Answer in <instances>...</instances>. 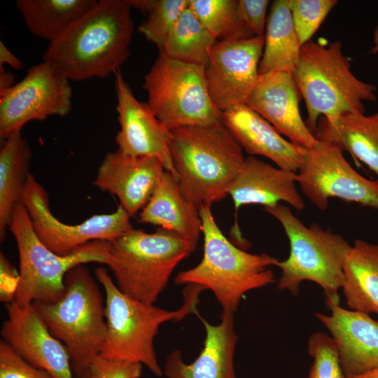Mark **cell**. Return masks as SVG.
<instances>
[{
    "label": "cell",
    "mask_w": 378,
    "mask_h": 378,
    "mask_svg": "<svg viewBox=\"0 0 378 378\" xmlns=\"http://www.w3.org/2000/svg\"><path fill=\"white\" fill-rule=\"evenodd\" d=\"M131 9L126 0H99L49 43L43 61L69 81L115 74L130 55L134 32Z\"/></svg>",
    "instance_id": "obj_1"
},
{
    "label": "cell",
    "mask_w": 378,
    "mask_h": 378,
    "mask_svg": "<svg viewBox=\"0 0 378 378\" xmlns=\"http://www.w3.org/2000/svg\"><path fill=\"white\" fill-rule=\"evenodd\" d=\"M171 134V153L183 196L198 208L223 200L246 158L222 120L177 127Z\"/></svg>",
    "instance_id": "obj_2"
},
{
    "label": "cell",
    "mask_w": 378,
    "mask_h": 378,
    "mask_svg": "<svg viewBox=\"0 0 378 378\" xmlns=\"http://www.w3.org/2000/svg\"><path fill=\"white\" fill-rule=\"evenodd\" d=\"M94 274L106 295V337L99 356L139 363L154 375L161 377L163 370L154 348L160 326L169 321H180L190 314H196L198 296L204 289L197 285H187L183 304L177 310L168 311L123 293L104 267L96 268Z\"/></svg>",
    "instance_id": "obj_3"
},
{
    "label": "cell",
    "mask_w": 378,
    "mask_h": 378,
    "mask_svg": "<svg viewBox=\"0 0 378 378\" xmlns=\"http://www.w3.org/2000/svg\"><path fill=\"white\" fill-rule=\"evenodd\" d=\"M204 237L203 256L195 267L180 272L177 285H197L211 290L223 311L234 314L248 291L274 283L270 266L276 258L246 252L233 244L217 225L211 206L199 208Z\"/></svg>",
    "instance_id": "obj_4"
},
{
    "label": "cell",
    "mask_w": 378,
    "mask_h": 378,
    "mask_svg": "<svg viewBox=\"0 0 378 378\" xmlns=\"http://www.w3.org/2000/svg\"><path fill=\"white\" fill-rule=\"evenodd\" d=\"M292 75L305 102L306 125L313 134L321 117L365 113L363 103L377 99L376 86L352 73L337 41L328 46L312 41L303 44Z\"/></svg>",
    "instance_id": "obj_5"
},
{
    "label": "cell",
    "mask_w": 378,
    "mask_h": 378,
    "mask_svg": "<svg viewBox=\"0 0 378 378\" xmlns=\"http://www.w3.org/2000/svg\"><path fill=\"white\" fill-rule=\"evenodd\" d=\"M64 286L57 301L32 304L52 335L66 348L78 377L90 370L104 344L105 305L97 282L84 265L66 274Z\"/></svg>",
    "instance_id": "obj_6"
},
{
    "label": "cell",
    "mask_w": 378,
    "mask_h": 378,
    "mask_svg": "<svg viewBox=\"0 0 378 378\" xmlns=\"http://www.w3.org/2000/svg\"><path fill=\"white\" fill-rule=\"evenodd\" d=\"M265 210L281 223L290 246L288 258L274 264L281 270L277 288L297 296L300 284L310 281L323 289L326 299L339 302L349 242L317 223L305 225L286 205L278 204Z\"/></svg>",
    "instance_id": "obj_7"
},
{
    "label": "cell",
    "mask_w": 378,
    "mask_h": 378,
    "mask_svg": "<svg viewBox=\"0 0 378 378\" xmlns=\"http://www.w3.org/2000/svg\"><path fill=\"white\" fill-rule=\"evenodd\" d=\"M196 245L162 227L152 233L133 228L110 241L107 266L123 293L154 304L176 267Z\"/></svg>",
    "instance_id": "obj_8"
},
{
    "label": "cell",
    "mask_w": 378,
    "mask_h": 378,
    "mask_svg": "<svg viewBox=\"0 0 378 378\" xmlns=\"http://www.w3.org/2000/svg\"><path fill=\"white\" fill-rule=\"evenodd\" d=\"M9 230L19 254L20 281L14 301L20 305L55 302L64 293V277L70 270L89 262L108 264L110 241H92L65 255L48 248L36 236L22 202L13 211Z\"/></svg>",
    "instance_id": "obj_9"
},
{
    "label": "cell",
    "mask_w": 378,
    "mask_h": 378,
    "mask_svg": "<svg viewBox=\"0 0 378 378\" xmlns=\"http://www.w3.org/2000/svg\"><path fill=\"white\" fill-rule=\"evenodd\" d=\"M146 104L170 130L221 120L206 84L204 67L160 54L144 77Z\"/></svg>",
    "instance_id": "obj_10"
},
{
    "label": "cell",
    "mask_w": 378,
    "mask_h": 378,
    "mask_svg": "<svg viewBox=\"0 0 378 378\" xmlns=\"http://www.w3.org/2000/svg\"><path fill=\"white\" fill-rule=\"evenodd\" d=\"M335 145L321 141L304 147L298 182L304 195L319 210L326 211L330 198L378 209V181L356 172Z\"/></svg>",
    "instance_id": "obj_11"
},
{
    "label": "cell",
    "mask_w": 378,
    "mask_h": 378,
    "mask_svg": "<svg viewBox=\"0 0 378 378\" xmlns=\"http://www.w3.org/2000/svg\"><path fill=\"white\" fill-rule=\"evenodd\" d=\"M22 203L38 238L60 255L92 241H113L133 229L130 216L120 205L113 213L94 215L77 225L59 220L51 212L48 193L31 174L24 187Z\"/></svg>",
    "instance_id": "obj_12"
},
{
    "label": "cell",
    "mask_w": 378,
    "mask_h": 378,
    "mask_svg": "<svg viewBox=\"0 0 378 378\" xmlns=\"http://www.w3.org/2000/svg\"><path fill=\"white\" fill-rule=\"evenodd\" d=\"M71 99L68 79L43 61L33 66L23 79L0 94L1 139L21 132L30 121L67 115Z\"/></svg>",
    "instance_id": "obj_13"
},
{
    "label": "cell",
    "mask_w": 378,
    "mask_h": 378,
    "mask_svg": "<svg viewBox=\"0 0 378 378\" xmlns=\"http://www.w3.org/2000/svg\"><path fill=\"white\" fill-rule=\"evenodd\" d=\"M265 35L222 41L209 51L204 76L209 96L221 113L246 104L259 77Z\"/></svg>",
    "instance_id": "obj_14"
},
{
    "label": "cell",
    "mask_w": 378,
    "mask_h": 378,
    "mask_svg": "<svg viewBox=\"0 0 378 378\" xmlns=\"http://www.w3.org/2000/svg\"><path fill=\"white\" fill-rule=\"evenodd\" d=\"M114 75L120 124L115 138L118 150L134 157L155 158L165 171L178 178L171 153V130L154 115L146 103L135 97L120 69Z\"/></svg>",
    "instance_id": "obj_15"
},
{
    "label": "cell",
    "mask_w": 378,
    "mask_h": 378,
    "mask_svg": "<svg viewBox=\"0 0 378 378\" xmlns=\"http://www.w3.org/2000/svg\"><path fill=\"white\" fill-rule=\"evenodd\" d=\"M6 311L1 340L27 363L53 378H73L66 348L52 335L33 304L13 301L6 304Z\"/></svg>",
    "instance_id": "obj_16"
},
{
    "label": "cell",
    "mask_w": 378,
    "mask_h": 378,
    "mask_svg": "<svg viewBox=\"0 0 378 378\" xmlns=\"http://www.w3.org/2000/svg\"><path fill=\"white\" fill-rule=\"evenodd\" d=\"M329 315L314 316L331 334L346 378H353L378 367V321L370 314L345 309L326 299Z\"/></svg>",
    "instance_id": "obj_17"
},
{
    "label": "cell",
    "mask_w": 378,
    "mask_h": 378,
    "mask_svg": "<svg viewBox=\"0 0 378 378\" xmlns=\"http://www.w3.org/2000/svg\"><path fill=\"white\" fill-rule=\"evenodd\" d=\"M164 172L155 158L134 157L117 150L106 154L93 184L116 196L131 218L148 203Z\"/></svg>",
    "instance_id": "obj_18"
},
{
    "label": "cell",
    "mask_w": 378,
    "mask_h": 378,
    "mask_svg": "<svg viewBox=\"0 0 378 378\" xmlns=\"http://www.w3.org/2000/svg\"><path fill=\"white\" fill-rule=\"evenodd\" d=\"M300 95L291 74L270 72L259 75L246 104L291 142L309 148L318 140L302 119Z\"/></svg>",
    "instance_id": "obj_19"
},
{
    "label": "cell",
    "mask_w": 378,
    "mask_h": 378,
    "mask_svg": "<svg viewBox=\"0 0 378 378\" xmlns=\"http://www.w3.org/2000/svg\"><path fill=\"white\" fill-rule=\"evenodd\" d=\"M205 329L203 348L191 363L182 359L179 350L166 358L163 374L167 378H237L234 368V353L238 340L234 330V314L223 311L220 321L212 325L195 314Z\"/></svg>",
    "instance_id": "obj_20"
},
{
    "label": "cell",
    "mask_w": 378,
    "mask_h": 378,
    "mask_svg": "<svg viewBox=\"0 0 378 378\" xmlns=\"http://www.w3.org/2000/svg\"><path fill=\"white\" fill-rule=\"evenodd\" d=\"M225 126L249 155L264 156L276 167L298 172L304 158V146L285 139L264 118L247 104L222 112Z\"/></svg>",
    "instance_id": "obj_21"
},
{
    "label": "cell",
    "mask_w": 378,
    "mask_h": 378,
    "mask_svg": "<svg viewBox=\"0 0 378 378\" xmlns=\"http://www.w3.org/2000/svg\"><path fill=\"white\" fill-rule=\"evenodd\" d=\"M297 182V172L248 156L230 186L228 195L232 199L236 212L244 205L268 207L281 202L301 211L304 202L296 188Z\"/></svg>",
    "instance_id": "obj_22"
},
{
    "label": "cell",
    "mask_w": 378,
    "mask_h": 378,
    "mask_svg": "<svg viewBox=\"0 0 378 378\" xmlns=\"http://www.w3.org/2000/svg\"><path fill=\"white\" fill-rule=\"evenodd\" d=\"M139 222L160 226L195 244L202 231L199 208L183 196L178 178L167 171L141 211Z\"/></svg>",
    "instance_id": "obj_23"
},
{
    "label": "cell",
    "mask_w": 378,
    "mask_h": 378,
    "mask_svg": "<svg viewBox=\"0 0 378 378\" xmlns=\"http://www.w3.org/2000/svg\"><path fill=\"white\" fill-rule=\"evenodd\" d=\"M314 134L318 140L349 152L374 173L378 181V111L321 117Z\"/></svg>",
    "instance_id": "obj_24"
},
{
    "label": "cell",
    "mask_w": 378,
    "mask_h": 378,
    "mask_svg": "<svg viewBox=\"0 0 378 378\" xmlns=\"http://www.w3.org/2000/svg\"><path fill=\"white\" fill-rule=\"evenodd\" d=\"M343 272L341 290L349 309L378 315V244L356 239Z\"/></svg>",
    "instance_id": "obj_25"
},
{
    "label": "cell",
    "mask_w": 378,
    "mask_h": 378,
    "mask_svg": "<svg viewBox=\"0 0 378 378\" xmlns=\"http://www.w3.org/2000/svg\"><path fill=\"white\" fill-rule=\"evenodd\" d=\"M301 47L292 18L290 0L274 1L266 22L259 75L274 71L292 74L297 66Z\"/></svg>",
    "instance_id": "obj_26"
},
{
    "label": "cell",
    "mask_w": 378,
    "mask_h": 378,
    "mask_svg": "<svg viewBox=\"0 0 378 378\" xmlns=\"http://www.w3.org/2000/svg\"><path fill=\"white\" fill-rule=\"evenodd\" d=\"M31 148L21 132L3 141L0 149V240L5 239L13 211L22 202L30 174Z\"/></svg>",
    "instance_id": "obj_27"
},
{
    "label": "cell",
    "mask_w": 378,
    "mask_h": 378,
    "mask_svg": "<svg viewBox=\"0 0 378 378\" xmlns=\"http://www.w3.org/2000/svg\"><path fill=\"white\" fill-rule=\"evenodd\" d=\"M97 0H18L28 30L50 42L57 39L97 4Z\"/></svg>",
    "instance_id": "obj_28"
},
{
    "label": "cell",
    "mask_w": 378,
    "mask_h": 378,
    "mask_svg": "<svg viewBox=\"0 0 378 378\" xmlns=\"http://www.w3.org/2000/svg\"><path fill=\"white\" fill-rule=\"evenodd\" d=\"M217 40L188 6L167 36L160 54L180 62L205 67L209 51Z\"/></svg>",
    "instance_id": "obj_29"
},
{
    "label": "cell",
    "mask_w": 378,
    "mask_h": 378,
    "mask_svg": "<svg viewBox=\"0 0 378 378\" xmlns=\"http://www.w3.org/2000/svg\"><path fill=\"white\" fill-rule=\"evenodd\" d=\"M238 0H189L188 6L217 40L232 41L255 36L237 13Z\"/></svg>",
    "instance_id": "obj_30"
},
{
    "label": "cell",
    "mask_w": 378,
    "mask_h": 378,
    "mask_svg": "<svg viewBox=\"0 0 378 378\" xmlns=\"http://www.w3.org/2000/svg\"><path fill=\"white\" fill-rule=\"evenodd\" d=\"M189 0H155L152 9L138 28L146 38L160 50Z\"/></svg>",
    "instance_id": "obj_31"
},
{
    "label": "cell",
    "mask_w": 378,
    "mask_h": 378,
    "mask_svg": "<svg viewBox=\"0 0 378 378\" xmlns=\"http://www.w3.org/2000/svg\"><path fill=\"white\" fill-rule=\"evenodd\" d=\"M307 353L312 358L307 378H346L332 337L318 331L307 340Z\"/></svg>",
    "instance_id": "obj_32"
},
{
    "label": "cell",
    "mask_w": 378,
    "mask_h": 378,
    "mask_svg": "<svg viewBox=\"0 0 378 378\" xmlns=\"http://www.w3.org/2000/svg\"><path fill=\"white\" fill-rule=\"evenodd\" d=\"M337 3L335 0H290L292 18L302 46L310 41Z\"/></svg>",
    "instance_id": "obj_33"
},
{
    "label": "cell",
    "mask_w": 378,
    "mask_h": 378,
    "mask_svg": "<svg viewBox=\"0 0 378 378\" xmlns=\"http://www.w3.org/2000/svg\"><path fill=\"white\" fill-rule=\"evenodd\" d=\"M0 378H53L44 370L35 368L0 340Z\"/></svg>",
    "instance_id": "obj_34"
},
{
    "label": "cell",
    "mask_w": 378,
    "mask_h": 378,
    "mask_svg": "<svg viewBox=\"0 0 378 378\" xmlns=\"http://www.w3.org/2000/svg\"><path fill=\"white\" fill-rule=\"evenodd\" d=\"M142 364L136 362L111 360L97 356L90 368L93 378H139Z\"/></svg>",
    "instance_id": "obj_35"
},
{
    "label": "cell",
    "mask_w": 378,
    "mask_h": 378,
    "mask_svg": "<svg viewBox=\"0 0 378 378\" xmlns=\"http://www.w3.org/2000/svg\"><path fill=\"white\" fill-rule=\"evenodd\" d=\"M267 0H238L237 13L255 36H263L266 27Z\"/></svg>",
    "instance_id": "obj_36"
},
{
    "label": "cell",
    "mask_w": 378,
    "mask_h": 378,
    "mask_svg": "<svg viewBox=\"0 0 378 378\" xmlns=\"http://www.w3.org/2000/svg\"><path fill=\"white\" fill-rule=\"evenodd\" d=\"M0 300L7 304L15 300L20 274L2 252L0 255Z\"/></svg>",
    "instance_id": "obj_37"
},
{
    "label": "cell",
    "mask_w": 378,
    "mask_h": 378,
    "mask_svg": "<svg viewBox=\"0 0 378 378\" xmlns=\"http://www.w3.org/2000/svg\"><path fill=\"white\" fill-rule=\"evenodd\" d=\"M5 64L18 70L22 69L24 66L23 62L2 41H0V71H4Z\"/></svg>",
    "instance_id": "obj_38"
},
{
    "label": "cell",
    "mask_w": 378,
    "mask_h": 378,
    "mask_svg": "<svg viewBox=\"0 0 378 378\" xmlns=\"http://www.w3.org/2000/svg\"><path fill=\"white\" fill-rule=\"evenodd\" d=\"M131 8H136L141 12L148 14L152 9L155 0H126Z\"/></svg>",
    "instance_id": "obj_39"
},
{
    "label": "cell",
    "mask_w": 378,
    "mask_h": 378,
    "mask_svg": "<svg viewBox=\"0 0 378 378\" xmlns=\"http://www.w3.org/2000/svg\"><path fill=\"white\" fill-rule=\"evenodd\" d=\"M15 77L9 71H0V94L15 85Z\"/></svg>",
    "instance_id": "obj_40"
},
{
    "label": "cell",
    "mask_w": 378,
    "mask_h": 378,
    "mask_svg": "<svg viewBox=\"0 0 378 378\" xmlns=\"http://www.w3.org/2000/svg\"><path fill=\"white\" fill-rule=\"evenodd\" d=\"M353 378H378V367L360 374Z\"/></svg>",
    "instance_id": "obj_41"
},
{
    "label": "cell",
    "mask_w": 378,
    "mask_h": 378,
    "mask_svg": "<svg viewBox=\"0 0 378 378\" xmlns=\"http://www.w3.org/2000/svg\"><path fill=\"white\" fill-rule=\"evenodd\" d=\"M372 43L373 46L371 48L370 52L372 54H378V24L376 26L373 31Z\"/></svg>",
    "instance_id": "obj_42"
},
{
    "label": "cell",
    "mask_w": 378,
    "mask_h": 378,
    "mask_svg": "<svg viewBox=\"0 0 378 378\" xmlns=\"http://www.w3.org/2000/svg\"><path fill=\"white\" fill-rule=\"evenodd\" d=\"M77 378H93L91 375V373L90 372V370L84 372L83 374H81L80 377H78Z\"/></svg>",
    "instance_id": "obj_43"
}]
</instances>
